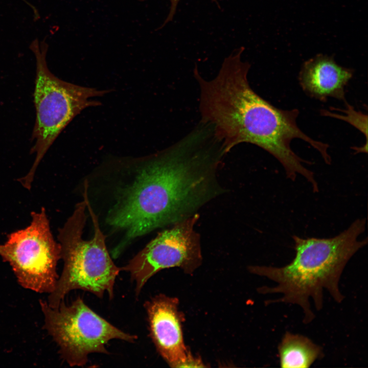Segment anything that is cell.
I'll return each instance as SVG.
<instances>
[{
	"label": "cell",
	"instance_id": "obj_13",
	"mask_svg": "<svg viewBox=\"0 0 368 368\" xmlns=\"http://www.w3.org/2000/svg\"><path fill=\"white\" fill-rule=\"evenodd\" d=\"M140 2H144L146 0H137ZM170 3V11L169 12V14L167 17V18L165 19V21L164 23V25H166L167 23L169 22V21L172 20L175 14V12L176 11V9L177 5L179 3V2L181 0H169ZM212 2H215L217 4H218L217 0H211Z\"/></svg>",
	"mask_w": 368,
	"mask_h": 368
},
{
	"label": "cell",
	"instance_id": "obj_2",
	"mask_svg": "<svg viewBox=\"0 0 368 368\" xmlns=\"http://www.w3.org/2000/svg\"><path fill=\"white\" fill-rule=\"evenodd\" d=\"M244 50L241 47L225 58L213 79H204L197 68L194 69L200 88V122L211 126L227 153L240 143L258 146L279 161L288 178L294 180L300 174L317 192L313 173L304 166L307 162L294 152L290 144L294 139L307 142L327 164L331 162L329 145L313 140L300 129L296 123L298 109L277 108L251 88L247 79L250 65L241 58Z\"/></svg>",
	"mask_w": 368,
	"mask_h": 368
},
{
	"label": "cell",
	"instance_id": "obj_10",
	"mask_svg": "<svg viewBox=\"0 0 368 368\" xmlns=\"http://www.w3.org/2000/svg\"><path fill=\"white\" fill-rule=\"evenodd\" d=\"M353 75V70L339 65L333 57L318 54L304 62L298 80L311 98L326 101L332 97L346 102L345 87Z\"/></svg>",
	"mask_w": 368,
	"mask_h": 368
},
{
	"label": "cell",
	"instance_id": "obj_6",
	"mask_svg": "<svg viewBox=\"0 0 368 368\" xmlns=\"http://www.w3.org/2000/svg\"><path fill=\"white\" fill-rule=\"evenodd\" d=\"M44 328L59 348L62 358L71 366L86 364L91 353L108 354L105 346L114 339L134 342L137 337L119 329L95 312L78 297L58 308L39 300Z\"/></svg>",
	"mask_w": 368,
	"mask_h": 368
},
{
	"label": "cell",
	"instance_id": "obj_3",
	"mask_svg": "<svg viewBox=\"0 0 368 368\" xmlns=\"http://www.w3.org/2000/svg\"><path fill=\"white\" fill-rule=\"evenodd\" d=\"M365 219H358L346 230L330 238L304 239L292 237L295 255L292 261L282 267L250 266L249 271L273 281V287L259 289L263 294L279 293L282 296L274 303L296 305L308 324L315 317L310 300L317 310L323 307V291H328L337 302L344 296L339 289V280L350 259L367 244V238L359 239L365 229Z\"/></svg>",
	"mask_w": 368,
	"mask_h": 368
},
{
	"label": "cell",
	"instance_id": "obj_1",
	"mask_svg": "<svg viewBox=\"0 0 368 368\" xmlns=\"http://www.w3.org/2000/svg\"><path fill=\"white\" fill-rule=\"evenodd\" d=\"M226 154L212 128L200 122L147 159L108 215V223L125 233L116 253L139 236L192 216L225 193L217 174Z\"/></svg>",
	"mask_w": 368,
	"mask_h": 368
},
{
	"label": "cell",
	"instance_id": "obj_5",
	"mask_svg": "<svg viewBox=\"0 0 368 368\" xmlns=\"http://www.w3.org/2000/svg\"><path fill=\"white\" fill-rule=\"evenodd\" d=\"M48 48L45 38L40 41L35 38L29 45L35 55L36 67L33 96L36 117L31 150L36 156L28 173L18 179L28 190L31 188L38 165L59 134L83 110L100 105L91 98L109 91L77 85L56 77L47 66Z\"/></svg>",
	"mask_w": 368,
	"mask_h": 368
},
{
	"label": "cell",
	"instance_id": "obj_4",
	"mask_svg": "<svg viewBox=\"0 0 368 368\" xmlns=\"http://www.w3.org/2000/svg\"><path fill=\"white\" fill-rule=\"evenodd\" d=\"M87 188L85 186L84 200L76 205L58 231L64 265L47 301L53 308H58L65 295L76 289L88 291L100 298L107 292L109 298H113L115 281L121 270L107 249L105 237L88 201Z\"/></svg>",
	"mask_w": 368,
	"mask_h": 368
},
{
	"label": "cell",
	"instance_id": "obj_8",
	"mask_svg": "<svg viewBox=\"0 0 368 368\" xmlns=\"http://www.w3.org/2000/svg\"><path fill=\"white\" fill-rule=\"evenodd\" d=\"M199 218L196 213L161 232L121 268L135 282L136 296L148 280L163 269L178 267L192 274L200 266V237L194 229Z\"/></svg>",
	"mask_w": 368,
	"mask_h": 368
},
{
	"label": "cell",
	"instance_id": "obj_12",
	"mask_svg": "<svg viewBox=\"0 0 368 368\" xmlns=\"http://www.w3.org/2000/svg\"><path fill=\"white\" fill-rule=\"evenodd\" d=\"M346 104L347 105L346 109L340 110V111L346 114L344 116L331 113L330 111L325 110L321 111V114L324 116L335 117L343 120L357 128L365 135L366 139L365 146L367 147V116L361 111H356L352 106H351L346 102Z\"/></svg>",
	"mask_w": 368,
	"mask_h": 368
},
{
	"label": "cell",
	"instance_id": "obj_9",
	"mask_svg": "<svg viewBox=\"0 0 368 368\" xmlns=\"http://www.w3.org/2000/svg\"><path fill=\"white\" fill-rule=\"evenodd\" d=\"M176 298L159 294L146 301L149 335L164 359L173 367H181L190 354L181 329L183 319Z\"/></svg>",
	"mask_w": 368,
	"mask_h": 368
},
{
	"label": "cell",
	"instance_id": "obj_7",
	"mask_svg": "<svg viewBox=\"0 0 368 368\" xmlns=\"http://www.w3.org/2000/svg\"><path fill=\"white\" fill-rule=\"evenodd\" d=\"M31 216L29 225L8 234L0 243V257L9 264L21 287L50 294L59 278L60 246L52 234L45 209L32 212Z\"/></svg>",
	"mask_w": 368,
	"mask_h": 368
},
{
	"label": "cell",
	"instance_id": "obj_11",
	"mask_svg": "<svg viewBox=\"0 0 368 368\" xmlns=\"http://www.w3.org/2000/svg\"><path fill=\"white\" fill-rule=\"evenodd\" d=\"M280 366L309 368L323 356V349L307 337L286 332L278 346Z\"/></svg>",
	"mask_w": 368,
	"mask_h": 368
}]
</instances>
